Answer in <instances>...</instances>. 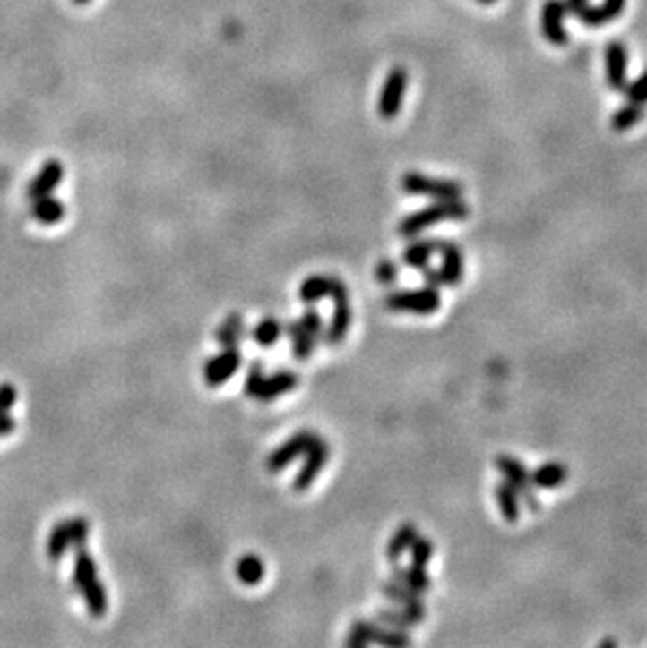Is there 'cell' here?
Returning <instances> with one entry per match:
<instances>
[{
  "label": "cell",
  "mask_w": 647,
  "mask_h": 648,
  "mask_svg": "<svg viewBox=\"0 0 647 648\" xmlns=\"http://www.w3.org/2000/svg\"><path fill=\"white\" fill-rule=\"evenodd\" d=\"M469 217V206L461 198L456 200H436L433 204L420 208V210L408 214L398 225L401 237H417L433 225L444 221H465Z\"/></svg>",
  "instance_id": "6da1fadb"
},
{
  "label": "cell",
  "mask_w": 647,
  "mask_h": 648,
  "mask_svg": "<svg viewBox=\"0 0 647 648\" xmlns=\"http://www.w3.org/2000/svg\"><path fill=\"white\" fill-rule=\"evenodd\" d=\"M74 585L81 592L89 613L93 617H103L108 613V590L99 582L95 558L84 546L76 548L74 556Z\"/></svg>",
  "instance_id": "7a4b0ae2"
},
{
  "label": "cell",
  "mask_w": 647,
  "mask_h": 648,
  "mask_svg": "<svg viewBox=\"0 0 647 648\" xmlns=\"http://www.w3.org/2000/svg\"><path fill=\"white\" fill-rule=\"evenodd\" d=\"M384 307L393 313L433 315L442 307V294L431 286L417 287V290H398L384 298Z\"/></svg>",
  "instance_id": "3957f363"
},
{
  "label": "cell",
  "mask_w": 647,
  "mask_h": 648,
  "mask_svg": "<svg viewBox=\"0 0 647 648\" xmlns=\"http://www.w3.org/2000/svg\"><path fill=\"white\" fill-rule=\"evenodd\" d=\"M89 529H91V523L82 516L70 518V521H61L55 524L47 540L48 558L59 560L70 548L84 546V541L89 540Z\"/></svg>",
  "instance_id": "277c9868"
},
{
  "label": "cell",
  "mask_w": 647,
  "mask_h": 648,
  "mask_svg": "<svg viewBox=\"0 0 647 648\" xmlns=\"http://www.w3.org/2000/svg\"><path fill=\"white\" fill-rule=\"evenodd\" d=\"M401 189L417 198L431 200H456L462 195V185L450 179H436L423 173H406L401 176Z\"/></svg>",
  "instance_id": "5b68a950"
},
{
  "label": "cell",
  "mask_w": 647,
  "mask_h": 648,
  "mask_svg": "<svg viewBox=\"0 0 647 648\" xmlns=\"http://www.w3.org/2000/svg\"><path fill=\"white\" fill-rule=\"evenodd\" d=\"M328 296H331L334 303V313H332L331 328L326 329L324 338L331 342V345H339V342H343L345 336L349 334L351 321H353L351 304H349V290H347L345 281L339 277H331V294Z\"/></svg>",
  "instance_id": "8992f818"
},
{
  "label": "cell",
  "mask_w": 647,
  "mask_h": 648,
  "mask_svg": "<svg viewBox=\"0 0 647 648\" xmlns=\"http://www.w3.org/2000/svg\"><path fill=\"white\" fill-rule=\"evenodd\" d=\"M408 89V72L404 67L395 65L384 76L381 95H378V115L383 120L398 118L401 112V103H404V95Z\"/></svg>",
  "instance_id": "52a82bcc"
},
{
  "label": "cell",
  "mask_w": 647,
  "mask_h": 648,
  "mask_svg": "<svg viewBox=\"0 0 647 648\" xmlns=\"http://www.w3.org/2000/svg\"><path fill=\"white\" fill-rule=\"evenodd\" d=\"M242 363H244V357H242L240 348L237 346L223 348L221 353L215 354V357H211L209 362L204 363L203 378H204L206 387H211V388L223 387L229 378H234L237 371H240Z\"/></svg>",
  "instance_id": "ba28073f"
},
{
  "label": "cell",
  "mask_w": 647,
  "mask_h": 648,
  "mask_svg": "<svg viewBox=\"0 0 647 648\" xmlns=\"http://www.w3.org/2000/svg\"><path fill=\"white\" fill-rule=\"evenodd\" d=\"M494 464H496V470L503 474V479L506 482H511V485L517 489L520 498H523V501H526L530 508L539 510L540 504L536 501L534 485H532V479H530V470L523 466L517 457L506 456V454L498 456L496 460H494Z\"/></svg>",
  "instance_id": "9c48e42d"
},
{
  "label": "cell",
  "mask_w": 647,
  "mask_h": 648,
  "mask_svg": "<svg viewBox=\"0 0 647 648\" xmlns=\"http://www.w3.org/2000/svg\"><path fill=\"white\" fill-rule=\"evenodd\" d=\"M317 439L320 437L311 431H301L297 432V435H292L289 441H284L280 448H276L270 456H267L265 462L267 470H270V473H282V470L289 468L297 457L305 456V451H307Z\"/></svg>",
  "instance_id": "30bf717a"
},
{
  "label": "cell",
  "mask_w": 647,
  "mask_h": 648,
  "mask_svg": "<svg viewBox=\"0 0 647 648\" xmlns=\"http://www.w3.org/2000/svg\"><path fill=\"white\" fill-rule=\"evenodd\" d=\"M328 457H331V448H328V441L317 439V441L311 445L307 451H305L303 466L297 473L295 481H292L295 491H307V489L314 485L317 476L322 474V470L326 468Z\"/></svg>",
  "instance_id": "8fae6325"
},
{
  "label": "cell",
  "mask_w": 647,
  "mask_h": 648,
  "mask_svg": "<svg viewBox=\"0 0 647 648\" xmlns=\"http://www.w3.org/2000/svg\"><path fill=\"white\" fill-rule=\"evenodd\" d=\"M381 592H383V596L387 598V601H392V602L398 604L400 609H404L406 613L410 615L414 621H417V626H418V623L425 621L427 607L423 602V594H418V592L406 588V585L401 582H398V579H387V582H383Z\"/></svg>",
  "instance_id": "7c38bea8"
},
{
  "label": "cell",
  "mask_w": 647,
  "mask_h": 648,
  "mask_svg": "<svg viewBox=\"0 0 647 648\" xmlns=\"http://www.w3.org/2000/svg\"><path fill=\"white\" fill-rule=\"evenodd\" d=\"M565 4L564 0H545L540 9V30L542 36L551 42L553 47H565L567 45V32H565Z\"/></svg>",
  "instance_id": "4fadbf2b"
},
{
  "label": "cell",
  "mask_w": 647,
  "mask_h": 648,
  "mask_svg": "<svg viewBox=\"0 0 647 648\" xmlns=\"http://www.w3.org/2000/svg\"><path fill=\"white\" fill-rule=\"evenodd\" d=\"M628 51L620 40L608 42L606 47V82L612 90H625L628 84Z\"/></svg>",
  "instance_id": "5bb4252c"
},
{
  "label": "cell",
  "mask_w": 647,
  "mask_h": 648,
  "mask_svg": "<svg viewBox=\"0 0 647 648\" xmlns=\"http://www.w3.org/2000/svg\"><path fill=\"white\" fill-rule=\"evenodd\" d=\"M356 623L364 632L366 638H368V644H378V646H387V648H404V646L412 644L410 635H408L404 629L383 626V623H378V621L358 619Z\"/></svg>",
  "instance_id": "9a60e30c"
},
{
  "label": "cell",
  "mask_w": 647,
  "mask_h": 648,
  "mask_svg": "<svg viewBox=\"0 0 647 648\" xmlns=\"http://www.w3.org/2000/svg\"><path fill=\"white\" fill-rule=\"evenodd\" d=\"M626 0H601L600 4H587L576 13L578 21L584 23L587 28H601L606 23H612L614 20L625 13Z\"/></svg>",
  "instance_id": "2e32d148"
},
{
  "label": "cell",
  "mask_w": 647,
  "mask_h": 648,
  "mask_svg": "<svg viewBox=\"0 0 647 648\" xmlns=\"http://www.w3.org/2000/svg\"><path fill=\"white\" fill-rule=\"evenodd\" d=\"M437 254H442V265H439V275H442L444 286H459L465 275V259H462V250L456 243L439 240Z\"/></svg>",
  "instance_id": "e0dca14e"
},
{
  "label": "cell",
  "mask_w": 647,
  "mask_h": 648,
  "mask_svg": "<svg viewBox=\"0 0 647 648\" xmlns=\"http://www.w3.org/2000/svg\"><path fill=\"white\" fill-rule=\"evenodd\" d=\"M297 387H298V374H295V371H290V370L276 371V374L265 376L263 380H261L259 388H256V393H254V399H259L263 403L276 401L278 396L292 393Z\"/></svg>",
  "instance_id": "ac0fdd59"
},
{
  "label": "cell",
  "mask_w": 647,
  "mask_h": 648,
  "mask_svg": "<svg viewBox=\"0 0 647 648\" xmlns=\"http://www.w3.org/2000/svg\"><path fill=\"white\" fill-rule=\"evenodd\" d=\"M61 181H64V166H61L59 160L51 158L28 185V198L36 200L42 198V195H51L61 185Z\"/></svg>",
  "instance_id": "d6986e66"
},
{
  "label": "cell",
  "mask_w": 647,
  "mask_h": 648,
  "mask_svg": "<svg viewBox=\"0 0 647 648\" xmlns=\"http://www.w3.org/2000/svg\"><path fill=\"white\" fill-rule=\"evenodd\" d=\"M494 495H496V504L500 508V515L506 523H517L522 516V498L517 493V489L511 485V482L500 481L496 489H494Z\"/></svg>",
  "instance_id": "ffe728a7"
},
{
  "label": "cell",
  "mask_w": 647,
  "mask_h": 648,
  "mask_svg": "<svg viewBox=\"0 0 647 648\" xmlns=\"http://www.w3.org/2000/svg\"><path fill=\"white\" fill-rule=\"evenodd\" d=\"M530 479L534 489H557L567 481V468L561 462H547L530 473Z\"/></svg>",
  "instance_id": "44dd1931"
},
{
  "label": "cell",
  "mask_w": 647,
  "mask_h": 648,
  "mask_svg": "<svg viewBox=\"0 0 647 648\" xmlns=\"http://www.w3.org/2000/svg\"><path fill=\"white\" fill-rule=\"evenodd\" d=\"M284 329L292 340V354H295L297 359H301V362L309 359L311 354H314L315 345H317V340L314 338V336H311L307 329L301 326V321H297V320L286 323Z\"/></svg>",
  "instance_id": "7402d4cb"
},
{
  "label": "cell",
  "mask_w": 647,
  "mask_h": 648,
  "mask_svg": "<svg viewBox=\"0 0 647 648\" xmlns=\"http://www.w3.org/2000/svg\"><path fill=\"white\" fill-rule=\"evenodd\" d=\"M248 336L246 323H244V317L237 313H231L228 320H225L221 326L217 328L215 338L221 346H240V342Z\"/></svg>",
  "instance_id": "603a6c76"
},
{
  "label": "cell",
  "mask_w": 647,
  "mask_h": 648,
  "mask_svg": "<svg viewBox=\"0 0 647 648\" xmlns=\"http://www.w3.org/2000/svg\"><path fill=\"white\" fill-rule=\"evenodd\" d=\"M32 217L42 225H55L65 217V206L53 195H42L32 200Z\"/></svg>",
  "instance_id": "cb8c5ba5"
},
{
  "label": "cell",
  "mask_w": 647,
  "mask_h": 648,
  "mask_svg": "<svg viewBox=\"0 0 647 648\" xmlns=\"http://www.w3.org/2000/svg\"><path fill=\"white\" fill-rule=\"evenodd\" d=\"M417 537H418L417 524H412V523L400 524V529L395 531L393 537L387 543V550H384L387 558L398 562L401 558V554H406V550H410V546L414 543V540H417Z\"/></svg>",
  "instance_id": "d4e9b609"
},
{
  "label": "cell",
  "mask_w": 647,
  "mask_h": 648,
  "mask_svg": "<svg viewBox=\"0 0 647 648\" xmlns=\"http://www.w3.org/2000/svg\"><path fill=\"white\" fill-rule=\"evenodd\" d=\"M393 579H398V582L404 584L406 588L418 592V594H425V592L431 590V577H429V573H427V568H420L414 565L412 567L395 565Z\"/></svg>",
  "instance_id": "484cf974"
},
{
  "label": "cell",
  "mask_w": 647,
  "mask_h": 648,
  "mask_svg": "<svg viewBox=\"0 0 647 648\" xmlns=\"http://www.w3.org/2000/svg\"><path fill=\"white\" fill-rule=\"evenodd\" d=\"M437 250H439V240L414 242L404 250V254H401V260H404L408 267L418 269V271H420V269H425L427 265H429L431 256L437 254Z\"/></svg>",
  "instance_id": "4316f807"
},
{
  "label": "cell",
  "mask_w": 647,
  "mask_h": 648,
  "mask_svg": "<svg viewBox=\"0 0 647 648\" xmlns=\"http://www.w3.org/2000/svg\"><path fill=\"white\" fill-rule=\"evenodd\" d=\"M331 294V275H309L298 287V298L305 304H315Z\"/></svg>",
  "instance_id": "83f0119b"
},
{
  "label": "cell",
  "mask_w": 647,
  "mask_h": 648,
  "mask_svg": "<svg viewBox=\"0 0 647 648\" xmlns=\"http://www.w3.org/2000/svg\"><path fill=\"white\" fill-rule=\"evenodd\" d=\"M236 575H237V579H240L244 585L261 584V579L265 577L263 560H261L259 556H254V554L242 556V558L237 560V565H236Z\"/></svg>",
  "instance_id": "f1b7e54d"
},
{
  "label": "cell",
  "mask_w": 647,
  "mask_h": 648,
  "mask_svg": "<svg viewBox=\"0 0 647 648\" xmlns=\"http://www.w3.org/2000/svg\"><path fill=\"white\" fill-rule=\"evenodd\" d=\"M641 118H643V106L628 101V103H625V106H620L618 109H616V112L612 114V118H609V124H612L616 132H626V131H631L637 122H641Z\"/></svg>",
  "instance_id": "f546056e"
},
{
  "label": "cell",
  "mask_w": 647,
  "mask_h": 648,
  "mask_svg": "<svg viewBox=\"0 0 647 648\" xmlns=\"http://www.w3.org/2000/svg\"><path fill=\"white\" fill-rule=\"evenodd\" d=\"M284 332V326L280 323L276 317H267V320L259 321L256 326L253 328V332H250V338H253L256 345L263 346V348H270L276 345V342L280 340V336H282Z\"/></svg>",
  "instance_id": "4dcf8cb0"
},
{
  "label": "cell",
  "mask_w": 647,
  "mask_h": 648,
  "mask_svg": "<svg viewBox=\"0 0 647 648\" xmlns=\"http://www.w3.org/2000/svg\"><path fill=\"white\" fill-rule=\"evenodd\" d=\"M375 621L395 629H404V632L417 626V621L404 609H378L375 613Z\"/></svg>",
  "instance_id": "1f68e13d"
},
{
  "label": "cell",
  "mask_w": 647,
  "mask_h": 648,
  "mask_svg": "<svg viewBox=\"0 0 647 648\" xmlns=\"http://www.w3.org/2000/svg\"><path fill=\"white\" fill-rule=\"evenodd\" d=\"M433 552H436V548H433V541L429 540V537H417V540H414V543L410 546L412 565L420 567V568H427L429 560L433 558Z\"/></svg>",
  "instance_id": "d6a6232c"
},
{
  "label": "cell",
  "mask_w": 647,
  "mask_h": 648,
  "mask_svg": "<svg viewBox=\"0 0 647 648\" xmlns=\"http://www.w3.org/2000/svg\"><path fill=\"white\" fill-rule=\"evenodd\" d=\"M626 99L633 103H639V106H645L647 103V70L641 72V74L634 78L633 82H628L625 87Z\"/></svg>",
  "instance_id": "836d02e7"
},
{
  "label": "cell",
  "mask_w": 647,
  "mask_h": 648,
  "mask_svg": "<svg viewBox=\"0 0 647 648\" xmlns=\"http://www.w3.org/2000/svg\"><path fill=\"white\" fill-rule=\"evenodd\" d=\"M301 326L307 329V332L314 336V338L320 342L324 338V334H326V329H324V320L322 315L317 313V311L314 307H309L307 311H305V315L301 317Z\"/></svg>",
  "instance_id": "e575fe53"
},
{
  "label": "cell",
  "mask_w": 647,
  "mask_h": 648,
  "mask_svg": "<svg viewBox=\"0 0 647 648\" xmlns=\"http://www.w3.org/2000/svg\"><path fill=\"white\" fill-rule=\"evenodd\" d=\"M265 378V371H263V362L261 359H254L253 363H250V368L246 371V380H244V393H246L248 396H254L256 388H259L261 380Z\"/></svg>",
  "instance_id": "d590c367"
},
{
  "label": "cell",
  "mask_w": 647,
  "mask_h": 648,
  "mask_svg": "<svg viewBox=\"0 0 647 648\" xmlns=\"http://www.w3.org/2000/svg\"><path fill=\"white\" fill-rule=\"evenodd\" d=\"M398 275H400V269L398 265H395L393 260H387L383 259L378 265L375 267V277L381 286H393L395 281H398Z\"/></svg>",
  "instance_id": "8d00e7d4"
},
{
  "label": "cell",
  "mask_w": 647,
  "mask_h": 648,
  "mask_svg": "<svg viewBox=\"0 0 647 648\" xmlns=\"http://www.w3.org/2000/svg\"><path fill=\"white\" fill-rule=\"evenodd\" d=\"M17 390L13 384H0V414H9V409L15 405Z\"/></svg>",
  "instance_id": "74e56055"
},
{
  "label": "cell",
  "mask_w": 647,
  "mask_h": 648,
  "mask_svg": "<svg viewBox=\"0 0 647 648\" xmlns=\"http://www.w3.org/2000/svg\"><path fill=\"white\" fill-rule=\"evenodd\" d=\"M425 275V284L436 287V290H439V287H444V281H442V275H439V269H433L431 265H427L425 269H420Z\"/></svg>",
  "instance_id": "f35d334b"
},
{
  "label": "cell",
  "mask_w": 647,
  "mask_h": 648,
  "mask_svg": "<svg viewBox=\"0 0 647 648\" xmlns=\"http://www.w3.org/2000/svg\"><path fill=\"white\" fill-rule=\"evenodd\" d=\"M15 431V420L9 414H0V437H7Z\"/></svg>",
  "instance_id": "ab89813d"
},
{
  "label": "cell",
  "mask_w": 647,
  "mask_h": 648,
  "mask_svg": "<svg viewBox=\"0 0 647 648\" xmlns=\"http://www.w3.org/2000/svg\"><path fill=\"white\" fill-rule=\"evenodd\" d=\"M564 4H565V11H567V15H576L580 9H582V7H587V4H589V0H564Z\"/></svg>",
  "instance_id": "60d3db41"
},
{
  "label": "cell",
  "mask_w": 647,
  "mask_h": 648,
  "mask_svg": "<svg viewBox=\"0 0 647 648\" xmlns=\"http://www.w3.org/2000/svg\"><path fill=\"white\" fill-rule=\"evenodd\" d=\"M600 646H601V648H603V646H612V648H614V646H618V642H616L614 638H606V640L600 642Z\"/></svg>",
  "instance_id": "b9f144b4"
},
{
  "label": "cell",
  "mask_w": 647,
  "mask_h": 648,
  "mask_svg": "<svg viewBox=\"0 0 647 648\" xmlns=\"http://www.w3.org/2000/svg\"><path fill=\"white\" fill-rule=\"evenodd\" d=\"M478 3H479V4H494V3H496V0H478Z\"/></svg>",
  "instance_id": "7bdbcfd3"
},
{
  "label": "cell",
  "mask_w": 647,
  "mask_h": 648,
  "mask_svg": "<svg viewBox=\"0 0 647 648\" xmlns=\"http://www.w3.org/2000/svg\"><path fill=\"white\" fill-rule=\"evenodd\" d=\"M72 3H76V4H89L91 0H72Z\"/></svg>",
  "instance_id": "ee69618b"
}]
</instances>
